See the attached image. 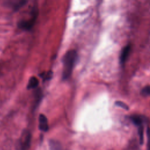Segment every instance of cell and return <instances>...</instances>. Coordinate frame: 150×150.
I'll use <instances>...</instances> for the list:
<instances>
[{
  "label": "cell",
  "mask_w": 150,
  "mask_h": 150,
  "mask_svg": "<svg viewBox=\"0 0 150 150\" xmlns=\"http://www.w3.org/2000/svg\"><path fill=\"white\" fill-rule=\"evenodd\" d=\"M77 58V52L75 50H70L64 54L63 59V69L62 79L65 80L71 76L75 63Z\"/></svg>",
  "instance_id": "obj_1"
},
{
  "label": "cell",
  "mask_w": 150,
  "mask_h": 150,
  "mask_svg": "<svg viewBox=\"0 0 150 150\" xmlns=\"http://www.w3.org/2000/svg\"><path fill=\"white\" fill-rule=\"evenodd\" d=\"M38 15V8L35 6L31 11V16L28 20H22L18 23L19 28L24 30H30L35 25Z\"/></svg>",
  "instance_id": "obj_2"
},
{
  "label": "cell",
  "mask_w": 150,
  "mask_h": 150,
  "mask_svg": "<svg viewBox=\"0 0 150 150\" xmlns=\"http://www.w3.org/2000/svg\"><path fill=\"white\" fill-rule=\"evenodd\" d=\"M31 134L29 131L25 130L21 135L19 145L21 150H28L30 146Z\"/></svg>",
  "instance_id": "obj_3"
},
{
  "label": "cell",
  "mask_w": 150,
  "mask_h": 150,
  "mask_svg": "<svg viewBox=\"0 0 150 150\" xmlns=\"http://www.w3.org/2000/svg\"><path fill=\"white\" fill-rule=\"evenodd\" d=\"M39 127L41 131L44 132H46L49 129L47 119L43 114H40L39 117Z\"/></svg>",
  "instance_id": "obj_4"
},
{
  "label": "cell",
  "mask_w": 150,
  "mask_h": 150,
  "mask_svg": "<svg viewBox=\"0 0 150 150\" xmlns=\"http://www.w3.org/2000/svg\"><path fill=\"white\" fill-rule=\"evenodd\" d=\"M131 48L130 45H127L122 49L120 54V62L122 64L124 63L128 59V57L131 51Z\"/></svg>",
  "instance_id": "obj_5"
},
{
  "label": "cell",
  "mask_w": 150,
  "mask_h": 150,
  "mask_svg": "<svg viewBox=\"0 0 150 150\" xmlns=\"http://www.w3.org/2000/svg\"><path fill=\"white\" fill-rule=\"evenodd\" d=\"M50 150H63L60 143L56 140L51 139L49 142Z\"/></svg>",
  "instance_id": "obj_6"
},
{
  "label": "cell",
  "mask_w": 150,
  "mask_h": 150,
  "mask_svg": "<svg viewBox=\"0 0 150 150\" xmlns=\"http://www.w3.org/2000/svg\"><path fill=\"white\" fill-rule=\"evenodd\" d=\"M38 84H39L38 79L36 77L32 76L29 80V81L27 85V88L28 89L35 88L38 86Z\"/></svg>",
  "instance_id": "obj_7"
},
{
  "label": "cell",
  "mask_w": 150,
  "mask_h": 150,
  "mask_svg": "<svg viewBox=\"0 0 150 150\" xmlns=\"http://www.w3.org/2000/svg\"><path fill=\"white\" fill-rule=\"evenodd\" d=\"M130 119L135 125L138 127L142 125L144 120H143V118L141 117L140 115H132L130 117Z\"/></svg>",
  "instance_id": "obj_8"
},
{
  "label": "cell",
  "mask_w": 150,
  "mask_h": 150,
  "mask_svg": "<svg viewBox=\"0 0 150 150\" xmlns=\"http://www.w3.org/2000/svg\"><path fill=\"white\" fill-rule=\"evenodd\" d=\"M138 134L139 137V144L142 145L144 141V128L142 125L138 127Z\"/></svg>",
  "instance_id": "obj_9"
},
{
  "label": "cell",
  "mask_w": 150,
  "mask_h": 150,
  "mask_svg": "<svg viewBox=\"0 0 150 150\" xmlns=\"http://www.w3.org/2000/svg\"><path fill=\"white\" fill-rule=\"evenodd\" d=\"M52 74L53 72L52 71H49L47 72H43L40 74V76L43 80H48L51 79V77H52Z\"/></svg>",
  "instance_id": "obj_10"
},
{
  "label": "cell",
  "mask_w": 150,
  "mask_h": 150,
  "mask_svg": "<svg viewBox=\"0 0 150 150\" xmlns=\"http://www.w3.org/2000/svg\"><path fill=\"white\" fill-rule=\"evenodd\" d=\"M141 93L144 96H150V86H146L144 87L142 89Z\"/></svg>",
  "instance_id": "obj_11"
},
{
  "label": "cell",
  "mask_w": 150,
  "mask_h": 150,
  "mask_svg": "<svg viewBox=\"0 0 150 150\" xmlns=\"http://www.w3.org/2000/svg\"><path fill=\"white\" fill-rule=\"evenodd\" d=\"M115 104L123 109H125V110H129V107L128 106L127 104H126L125 103L121 101H117L115 102Z\"/></svg>",
  "instance_id": "obj_12"
},
{
  "label": "cell",
  "mask_w": 150,
  "mask_h": 150,
  "mask_svg": "<svg viewBox=\"0 0 150 150\" xmlns=\"http://www.w3.org/2000/svg\"><path fill=\"white\" fill-rule=\"evenodd\" d=\"M147 134V150H150V128L148 127L146 130Z\"/></svg>",
  "instance_id": "obj_13"
}]
</instances>
